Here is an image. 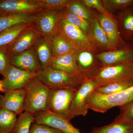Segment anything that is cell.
I'll return each mask as SVG.
<instances>
[{"label":"cell","mask_w":133,"mask_h":133,"mask_svg":"<svg viewBox=\"0 0 133 133\" xmlns=\"http://www.w3.org/2000/svg\"><path fill=\"white\" fill-rule=\"evenodd\" d=\"M36 13L0 15V33L17 24L34 23Z\"/></svg>","instance_id":"18"},{"label":"cell","mask_w":133,"mask_h":133,"mask_svg":"<svg viewBox=\"0 0 133 133\" xmlns=\"http://www.w3.org/2000/svg\"><path fill=\"white\" fill-rule=\"evenodd\" d=\"M119 108V115L116 117L133 122V101Z\"/></svg>","instance_id":"35"},{"label":"cell","mask_w":133,"mask_h":133,"mask_svg":"<svg viewBox=\"0 0 133 133\" xmlns=\"http://www.w3.org/2000/svg\"><path fill=\"white\" fill-rule=\"evenodd\" d=\"M132 8H133V5H132Z\"/></svg>","instance_id":"37"},{"label":"cell","mask_w":133,"mask_h":133,"mask_svg":"<svg viewBox=\"0 0 133 133\" xmlns=\"http://www.w3.org/2000/svg\"><path fill=\"white\" fill-rule=\"evenodd\" d=\"M98 21L115 49L123 48L126 43L122 37L119 30L118 22L114 17L100 14L97 16Z\"/></svg>","instance_id":"14"},{"label":"cell","mask_w":133,"mask_h":133,"mask_svg":"<svg viewBox=\"0 0 133 133\" xmlns=\"http://www.w3.org/2000/svg\"><path fill=\"white\" fill-rule=\"evenodd\" d=\"M66 8L73 14L90 22L96 17L82 1L70 0Z\"/></svg>","instance_id":"26"},{"label":"cell","mask_w":133,"mask_h":133,"mask_svg":"<svg viewBox=\"0 0 133 133\" xmlns=\"http://www.w3.org/2000/svg\"><path fill=\"white\" fill-rule=\"evenodd\" d=\"M10 65L7 48L0 49V74L5 77Z\"/></svg>","instance_id":"32"},{"label":"cell","mask_w":133,"mask_h":133,"mask_svg":"<svg viewBox=\"0 0 133 133\" xmlns=\"http://www.w3.org/2000/svg\"><path fill=\"white\" fill-rule=\"evenodd\" d=\"M78 89L70 88L50 89L49 111L67 118Z\"/></svg>","instance_id":"7"},{"label":"cell","mask_w":133,"mask_h":133,"mask_svg":"<svg viewBox=\"0 0 133 133\" xmlns=\"http://www.w3.org/2000/svg\"><path fill=\"white\" fill-rule=\"evenodd\" d=\"M82 2L88 8H92L97 10L100 14L106 16H111L103 6L101 1L99 0H83Z\"/></svg>","instance_id":"34"},{"label":"cell","mask_w":133,"mask_h":133,"mask_svg":"<svg viewBox=\"0 0 133 133\" xmlns=\"http://www.w3.org/2000/svg\"><path fill=\"white\" fill-rule=\"evenodd\" d=\"M0 92L3 93L5 92V91L4 90V89H3V87L1 80H0Z\"/></svg>","instance_id":"36"},{"label":"cell","mask_w":133,"mask_h":133,"mask_svg":"<svg viewBox=\"0 0 133 133\" xmlns=\"http://www.w3.org/2000/svg\"><path fill=\"white\" fill-rule=\"evenodd\" d=\"M52 52L54 57L78 52L72 44L58 32L52 36Z\"/></svg>","instance_id":"23"},{"label":"cell","mask_w":133,"mask_h":133,"mask_svg":"<svg viewBox=\"0 0 133 133\" xmlns=\"http://www.w3.org/2000/svg\"><path fill=\"white\" fill-rule=\"evenodd\" d=\"M62 13L63 16L66 21L80 29L86 35L90 38L91 33L90 22L73 14L71 12H69L66 8L62 10Z\"/></svg>","instance_id":"27"},{"label":"cell","mask_w":133,"mask_h":133,"mask_svg":"<svg viewBox=\"0 0 133 133\" xmlns=\"http://www.w3.org/2000/svg\"><path fill=\"white\" fill-rule=\"evenodd\" d=\"M96 88V82L92 78H88L84 81L76 92L67 117L68 120L70 121L76 116L86 115L89 109L88 98Z\"/></svg>","instance_id":"6"},{"label":"cell","mask_w":133,"mask_h":133,"mask_svg":"<svg viewBox=\"0 0 133 133\" xmlns=\"http://www.w3.org/2000/svg\"><path fill=\"white\" fill-rule=\"evenodd\" d=\"M17 115L7 109L0 108V133H12L18 119Z\"/></svg>","instance_id":"25"},{"label":"cell","mask_w":133,"mask_h":133,"mask_svg":"<svg viewBox=\"0 0 133 133\" xmlns=\"http://www.w3.org/2000/svg\"><path fill=\"white\" fill-rule=\"evenodd\" d=\"M132 85L133 81L114 82L98 87L95 91L103 95H111L122 91Z\"/></svg>","instance_id":"28"},{"label":"cell","mask_w":133,"mask_h":133,"mask_svg":"<svg viewBox=\"0 0 133 133\" xmlns=\"http://www.w3.org/2000/svg\"><path fill=\"white\" fill-rule=\"evenodd\" d=\"M119 28L124 41H133V8L132 6L121 10L119 14Z\"/></svg>","instance_id":"20"},{"label":"cell","mask_w":133,"mask_h":133,"mask_svg":"<svg viewBox=\"0 0 133 133\" xmlns=\"http://www.w3.org/2000/svg\"><path fill=\"white\" fill-rule=\"evenodd\" d=\"M90 133H133V122L116 117L108 125L94 128Z\"/></svg>","instance_id":"21"},{"label":"cell","mask_w":133,"mask_h":133,"mask_svg":"<svg viewBox=\"0 0 133 133\" xmlns=\"http://www.w3.org/2000/svg\"><path fill=\"white\" fill-rule=\"evenodd\" d=\"M41 9L60 10L66 7L70 0H36Z\"/></svg>","instance_id":"30"},{"label":"cell","mask_w":133,"mask_h":133,"mask_svg":"<svg viewBox=\"0 0 133 133\" xmlns=\"http://www.w3.org/2000/svg\"><path fill=\"white\" fill-rule=\"evenodd\" d=\"M29 133H64L58 129L44 124L34 122L30 127Z\"/></svg>","instance_id":"33"},{"label":"cell","mask_w":133,"mask_h":133,"mask_svg":"<svg viewBox=\"0 0 133 133\" xmlns=\"http://www.w3.org/2000/svg\"><path fill=\"white\" fill-rule=\"evenodd\" d=\"M51 66L71 75L83 74L78 68L75 54H68L53 57Z\"/></svg>","instance_id":"19"},{"label":"cell","mask_w":133,"mask_h":133,"mask_svg":"<svg viewBox=\"0 0 133 133\" xmlns=\"http://www.w3.org/2000/svg\"><path fill=\"white\" fill-rule=\"evenodd\" d=\"M40 35L34 23L24 30L7 48L9 56L33 49Z\"/></svg>","instance_id":"11"},{"label":"cell","mask_w":133,"mask_h":133,"mask_svg":"<svg viewBox=\"0 0 133 133\" xmlns=\"http://www.w3.org/2000/svg\"><path fill=\"white\" fill-rule=\"evenodd\" d=\"M36 74L37 77L50 89L62 88L78 89L85 80L89 78L83 74L71 75L51 66L40 69Z\"/></svg>","instance_id":"1"},{"label":"cell","mask_w":133,"mask_h":133,"mask_svg":"<svg viewBox=\"0 0 133 133\" xmlns=\"http://www.w3.org/2000/svg\"><path fill=\"white\" fill-rule=\"evenodd\" d=\"M33 49L40 62L41 69L51 66L54 57L52 52V36L40 35Z\"/></svg>","instance_id":"16"},{"label":"cell","mask_w":133,"mask_h":133,"mask_svg":"<svg viewBox=\"0 0 133 133\" xmlns=\"http://www.w3.org/2000/svg\"><path fill=\"white\" fill-rule=\"evenodd\" d=\"M133 101V85L124 90L111 95H103L93 91L88 101L89 109L105 113L112 108L121 107Z\"/></svg>","instance_id":"3"},{"label":"cell","mask_w":133,"mask_h":133,"mask_svg":"<svg viewBox=\"0 0 133 133\" xmlns=\"http://www.w3.org/2000/svg\"><path fill=\"white\" fill-rule=\"evenodd\" d=\"M91 33L90 38L98 48L115 50L109 42L107 35L100 25L97 16L90 22Z\"/></svg>","instance_id":"22"},{"label":"cell","mask_w":133,"mask_h":133,"mask_svg":"<svg viewBox=\"0 0 133 133\" xmlns=\"http://www.w3.org/2000/svg\"><path fill=\"white\" fill-rule=\"evenodd\" d=\"M58 32L72 44L77 52L89 51L94 52L98 47L80 29L66 21L60 12Z\"/></svg>","instance_id":"5"},{"label":"cell","mask_w":133,"mask_h":133,"mask_svg":"<svg viewBox=\"0 0 133 133\" xmlns=\"http://www.w3.org/2000/svg\"><path fill=\"white\" fill-rule=\"evenodd\" d=\"M61 10L42 9L36 13L33 23L41 35L52 36L58 33Z\"/></svg>","instance_id":"8"},{"label":"cell","mask_w":133,"mask_h":133,"mask_svg":"<svg viewBox=\"0 0 133 133\" xmlns=\"http://www.w3.org/2000/svg\"><path fill=\"white\" fill-rule=\"evenodd\" d=\"M101 1L108 12L109 10H123L133 5V0H104Z\"/></svg>","instance_id":"31"},{"label":"cell","mask_w":133,"mask_h":133,"mask_svg":"<svg viewBox=\"0 0 133 133\" xmlns=\"http://www.w3.org/2000/svg\"><path fill=\"white\" fill-rule=\"evenodd\" d=\"M33 116L36 123L47 125L64 133H82L66 118L49 110L37 112Z\"/></svg>","instance_id":"10"},{"label":"cell","mask_w":133,"mask_h":133,"mask_svg":"<svg viewBox=\"0 0 133 133\" xmlns=\"http://www.w3.org/2000/svg\"><path fill=\"white\" fill-rule=\"evenodd\" d=\"M41 9L36 0H0V15L35 14Z\"/></svg>","instance_id":"12"},{"label":"cell","mask_w":133,"mask_h":133,"mask_svg":"<svg viewBox=\"0 0 133 133\" xmlns=\"http://www.w3.org/2000/svg\"><path fill=\"white\" fill-rule=\"evenodd\" d=\"M33 23L17 24L0 33V49L7 48L24 30Z\"/></svg>","instance_id":"24"},{"label":"cell","mask_w":133,"mask_h":133,"mask_svg":"<svg viewBox=\"0 0 133 133\" xmlns=\"http://www.w3.org/2000/svg\"><path fill=\"white\" fill-rule=\"evenodd\" d=\"M11 65L26 71L37 73L41 69L40 62L33 49L10 57Z\"/></svg>","instance_id":"15"},{"label":"cell","mask_w":133,"mask_h":133,"mask_svg":"<svg viewBox=\"0 0 133 133\" xmlns=\"http://www.w3.org/2000/svg\"><path fill=\"white\" fill-rule=\"evenodd\" d=\"M24 89V111L34 114L49 110L51 90L47 86L36 77Z\"/></svg>","instance_id":"2"},{"label":"cell","mask_w":133,"mask_h":133,"mask_svg":"<svg viewBox=\"0 0 133 133\" xmlns=\"http://www.w3.org/2000/svg\"><path fill=\"white\" fill-rule=\"evenodd\" d=\"M91 78L97 88L114 82L133 81V62L102 66Z\"/></svg>","instance_id":"4"},{"label":"cell","mask_w":133,"mask_h":133,"mask_svg":"<svg viewBox=\"0 0 133 133\" xmlns=\"http://www.w3.org/2000/svg\"><path fill=\"white\" fill-rule=\"evenodd\" d=\"M93 53L85 51L75 54L78 70L89 78H91L95 72L102 66L98 60L94 57Z\"/></svg>","instance_id":"17"},{"label":"cell","mask_w":133,"mask_h":133,"mask_svg":"<svg viewBox=\"0 0 133 133\" xmlns=\"http://www.w3.org/2000/svg\"><path fill=\"white\" fill-rule=\"evenodd\" d=\"M34 122L33 114L24 111L19 115L12 133H29L31 125Z\"/></svg>","instance_id":"29"},{"label":"cell","mask_w":133,"mask_h":133,"mask_svg":"<svg viewBox=\"0 0 133 133\" xmlns=\"http://www.w3.org/2000/svg\"><path fill=\"white\" fill-rule=\"evenodd\" d=\"M36 77V73L23 70L11 65L1 82L6 92L24 89Z\"/></svg>","instance_id":"9"},{"label":"cell","mask_w":133,"mask_h":133,"mask_svg":"<svg viewBox=\"0 0 133 133\" xmlns=\"http://www.w3.org/2000/svg\"><path fill=\"white\" fill-rule=\"evenodd\" d=\"M0 95V108L7 109L17 115L24 111L26 92L25 89L7 91Z\"/></svg>","instance_id":"13"}]
</instances>
